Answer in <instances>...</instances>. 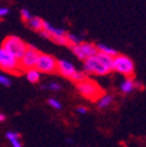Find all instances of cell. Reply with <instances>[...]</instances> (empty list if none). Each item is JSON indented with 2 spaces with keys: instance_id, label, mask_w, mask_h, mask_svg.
Returning <instances> with one entry per match:
<instances>
[{
  "instance_id": "cell-1",
  "label": "cell",
  "mask_w": 146,
  "mask_h": 147,
  "mask_svg": "<svg viewBox=\"0 0 146 147\" xmlns=\"http://www.w3.org/2000/svg\"><path fill=\"white\" fill-rule=\"evenodd\" d=\"M76 90L78 91V94L82 97H84L85 99H89V100H93V102L98 100L104 94L103 89L98 85V83H96L93 80H89V78L76 83Z\"/></svg>"
},
{
  "instance_id": "cell-2",
  "label": "cell",
  "mask_w": 146,
  "mask_h": 147,
  "mask_svg": "<svg viewBox=\"0 0 146 147\" xmlns=\"http://www.w3.org/2000/svg\"><path fill=\"white\" fill-rule=\"evenodd\" d=\"M1 48L6 50L8 54H11L12 56H14L16 60H20L22 57V55L28 48V45L21 40L19 36H7V38L3 41Z\"/></svg>"
},
{
  "instance_id": "cell-3",
  "label": "cell",
  "mask_w": 146,
  "mask_h": 147,
  "mask_svg": "<svg viewBox=\"0 0 146 147\" xmlns=\"http://www.w3.org/2000/svg\"><path fill=\"white\" fill-rule=\"evenodd\" d=\"M112 71H117L126 78H132L135 74V63L126 55L118 54L112 60Z\"/></svg>"
},
{
  "instance_id": "cell-4",
  "label": "cell",
  "mask_w": 146,
  "mask_h": 147,
  "mask_svg": "<svg viewBox=\"0 0 146 147\" xmlns=\"http://www.w3.org/2000/svg\"><path fill=\"white\" fill-rule=\"evenodd\" d=\"M71 53L75 55V56L78 60L85 61L89 57H93L98 53L97 46L95 43H91V42H80L78 45L75 46H69Z\"/></svg>"
},
{
  "instance_id": "cell-5",
  "label": "cell",
  "mask_w": 146,
  "mask_h": 147,
  "mask_svg": "<svg viewBox=\"0 0 146 147\" xmlns=\"http://www.w3.org/2000/svg\"><path fill=\"white\" fill-rule=\"evenodd\" d=\"M40 51L36 49L34 46L28 45L27 50L25 51V54L22 55V57L19 60V64H20V69L21 71H27L30 69H35L36 63H38L39 56H40Z\"/></svg>"
},
{
  "instance_id": "cell-6",
  "label": "cell",
  "mask_w": 146,
  "mask_h": 147,
  "mask_svg": "<svg viewBox=\"0 0 146 147\" xmlns=\"http://www.w3.org/2000/svg\"><path fill=\"white\" fill-rule=\"evenodd\" d=\"M35 69L45 74H55L57 72V60L51 55L41 53Z\"/></svg>"
},
{
  "instance_id": "cell-7",
  "label": "cell",
  "mask_w": 146,
  "mask_h": 147,
  "mask_svg": "<svg viewBox=\"0 0 146 147\" xmlns=\"http://www.w3.org/2000/svg\"><path fill=\"white\" fill-rule=\"evenodd\" d=\"M83 70L87 74H94V75H98V76H103V75H107L111 70L106 68L97 57L96 55L93 57H89L85 61H83Z\"/></svg>"
},
{
  "instance_id": "cell-8",
  "label": "cell",
  "mask_w": 146,
  "mask_h": 147,
  "mask_svg": "<svg viewBox=\"0 0 146 147\" xmlns=\"http://www.w3.org/2000/svg\"><path fill=\"white\" fill-rule=\"evenodd\" d=\"M0 69L6 72H19L21 71L19 60H16L6 50L0 48Z\"/></svg>"
},
{
  "instance_id": "cell-9",
  "label": "cell",
  "mask_w": 146,
  "mask_h": 147,
  "mask_svg": "<svg viewBox=\"0 0 146 147\" xmlns=\"http://www.w3.org/2000/svg\"><path fill=\"white\" fill-rule=\"evenodd\" d=\"M75 71H76V69L72 65V63H70L66 60H57V72H60L62 76L70 78L74 75Z\"/></svg>"
},
{
  "instance_id": "cell-10",
  "label": "cell",
  "mask_w": 146,
  "mask_h": 147,
  "mask_svg": "<svg viewBox=\"0 0 146 147\" xmlns=\"http://www.w3.org/2000/svg\"><path fill=\"white\" fill-rule=\"evenodd\" d=\"M26 24H27V26H28L30 29L36 30V32H40L41 29H43V20L41 19L40 16H34V15H32V18H30L28 21H26Z\"/></svg>"
},
{
  "instance_id": "cell-11",
  "label": "cell",
  "mask_w": 146,
  "mask_h": 147,
  "mask_svg": "<svg viewBox=\"0 0 146 147\" xmlns=\"http://www.w3.org/2000/svg\"><path fill=\"white\" fill-rule=\"evenodd\" d=\"M6 138L11 142L12 147H24L22 142H21V137H20V134L18 132L9 131V132L6 133Z\"/></svg>"
},
{
  "instance_id": "cell-12",
  "label": "cell",
  "mask_w": 146,
  "mask_h": 147,
  "mask_svg": "<svg viewBox=\"0 0 146 147\" xmlns=\"http://www.w3.org/2000/svg\"><path fill=\"white\" fill-rule=\"evenodd\" d=\"M96 57H97L106 68H109V69L112 71V60H114L112 56H110V55H107V54H104V53L98 51V53L96 54Z\"/></svg>"
},
{
  "instance_id": "cell-13",
  "label": "cell",
  "mask_w": 146,
  "mask_h": 147,
  "mask_svg": "<svg viewBox=\"0 0 146 147\" xmlns=\"http://www.w3.org/2000/svg\"><path fill=\"white\" fill-rule=\"evenodd\" d=\"M135 90V81L132 78H126L120 84V91L123 94H131Z\"/></svg>"
},
{
  "instance_id": "cell-14",
  "label": "cell",
  "mask_w": 146,
  "mask_h": 147,
  "mask_svg": "<svg viewBox=\"0 0 146 147\" xmlns=\"http://www.w3.org/2000/svg\"><path fill=\"white\" fill-rule=\"evenodd\" d=\"M114 103V96L112 95H103L97 100V106L99 109H106Z\"/></svg>"
},
{
  "instance_id": "cell-15",
  "label": "cell",
  "mask_w": 146,
  "mask_h": 147,
  "mask_svg": "<svg viewBox=\"0 0 146 147\" xmlns=\"http://www.w3.org/2000/svg\"><path fill=\"white\" fill-rule=\"evenodd\" d=\"M40 71L36 70V69H30V70H27L26 71V77L28 80V82L30 83H38L40 81Z\"/></svg>"
},
{
  "instance_id": "cell-16",
  "label": "cell",
  "mask_w": 146,
  "mask_h": 147,
  "mask_svg": "<svg viewBox=\"0 0 146 147\" xmlns=\"http://www.w3.org/2000/svg\"><path fill=\"white\" fill-rule=\"evenodd\" d=\"M96 46H97L98 51H101V53L107 54V55H110V56H112V57H115V56H117V55H118V51H117L116 49H114V48H111V47H109V46H106V45L98 43V45H96Z\"/></svg>"
},
{
  "instance_id": "cell-17",
  "label": "cell",
  "mask_w": 146,
  "mask_h": 147,
  "mask_svg": "<svg viewBox=\"0 0 146 147\" xmlns=\"http://www.w3.org/2000/svg\"><path fill=\"white\" fill-rule=\"evenodd\" d=\"M88 78V74L83 70V71H75L74 72V75H72L69 80L70 81H72V82H75V83H78V82H82V81H84V80H87Z\"/></svg>"
},
{
  "instance_id": "cell-18",
  "label": "cell",
  "mask_w": 146,
  "mask_h": 147,
  "mask_svg": "<svg viewBox=\"0 0 146 147\" xmlns=\"http://www.w3.org/2000/svg\"><path fill=\"white\" fill-rule=\"evenodd\" d=\"M50 41L55 42L56 45H60V46H67V47H69V42H68V39H67V35L51 36V40Z\"/></svg>"
},
{
  "instance_id": "cell-19",
  "label": "cell",
  "mask_w": 146,
  "mask_h": 147,
  "mask_svg": "<svg viewBox=\"0 0 146 147\" xmlns=\"http://www.w3.org/2000/svg\"><path fill=\"white\" fill-rule=\"evenodd\" d=\"M67 39H68L69 46H75V45H78L80 42H82V40L78 38L77 35L71 34V33H67Z\"/></svg>"
},
{
  "instance_id": "cell-20",
  "label": "cell",
  "mask_w": 146,
  "mask_h": 147,
  "mask_svg": "<svg viewBox=\"0 0 146 147\" xmlns=\"http://www.w3.org/2000/svg\"><path fill=\"white\" fill-rule=\"evenodd\" d=\"M42 89H49V90H51V91H59V90L62 89V86H61V84H59V83L53 82V83H49L48 85H42Z\"/></svg>"
},
{
  "instance_id": "cell-21",
  "label": "cell",
  "mask_w": 146,
  "mask_h": 147,
  "mask_svg": "<svg viewBox=\"0 0 146 147\" xmlns=\"http://www.w3.org/2000/svg\"><path fill=\"white\" fill-rule=\"evenodd\" d=\"M48 104H49L53 109H55V110L62 109V104L60 103V100H57V99H55V98H49V99H48Z\"/></svg>"
},
{
  "instance_id": "cell-22",
  "label": "cell",
  "mask_w": 146,
  "mask_h": 147,
  "mask_svg": "<svg viewBox=\"0 0 146 147\" xmlns=\"http://www.w3.org/2000/svg\"><path fill=\"white\" fill-rule=\"evenodd\" d=\"M20 14H21V18H22V20L26 22V21H28L30 18H32V13L27 9V8H22L21 11H20Z\"/></svg>"
},
{
  "instance_id": "cell-23",
  "label": "cell",
  "mask_w": 146,
  "mask_h": 147,
  "mask_svg": "<svg viewBox=\"0 0 146 147\" xmlns=\"http://www.w3.org/2000/svg\"><path fill=\"white\" fill-rule=\"evenodd\" d=\"M0 84L4 85V86H9L12 84V82H11V80L7 76L3 75V74H0Z\"/></svg>"
},
{
  "instance_id": "cell-24",
  "label": "cell",
  "mask_w": 146,
  "mask_h": 147,
  "mask_svg": "<svg viewBox=\"0 0 146 147\" xmlns=\"http://www.w3.org/2000/svg\"><path fill=\"white\" fill-rule=\"evenodd\" d=\"M39 34H40V36H41V38H43V39H47V40H51V34H50L49 32L45 30V29H41V30L39 32Z\"/></svg>"
},
{
  "instance_id": "cell-25",
  "label": "cell",
  "mask_w": 146,
  "mask_h": 147,
  "mask_svg": "<svg viewBox=\"0 0 146 147\" xmlns=\"http://www.w3.org/2000/svg\"><path fill=\"white\" fill-rule=\"evenodd\" d=\"M9 13V8L7 7H0V18H4Z\"/></svg>"
},
{
  "instance_id": "cell-26",
  "label": "cell",
  "mask_w": 146,
  "mask_h": 147,
  "mask_svg": "<svg viewBox=\"0 0 146 147\" xmlns=\"http://www.w3.org/2000/svg\"><path fill=\"white\" fill-rule=\"evenodd\" d=\"M76 111H77L78 113H81V115H87V113H88V109H87L85 106H78V107L76 109Z\"/></svg>"
},
{
  "instance_id": "cell-27",
  "label": "cell",
  "mask_w": 146,
  "mask_h": 147,
  "mask_svg": "<svg viewBox=\"0 0 146 147\" xmlns=\"http://www.w3.org/2000/svg\"><path fill=\"white\" fill-rule=\"evenodd\" d=\"M136 88H138V89H143L141 83H140V82H138V81H135V89H136Z\"/></svg>"
},
{
  "instance_id": "cell-28",
  "label": "cell",
  "mask_w": 146,
  "mask_h": 147,
  "mask_svg": "<svg viewBox=\"0 0 146 147\" xmlns=\"http://www.w3.org/2000/svg\"><path fill=\"white\" fill-rule=\"evenodd\" d=\"M5 120H6V116L0 112V121H5Z\"/></svg>"
},
{
  "instance_id": "cell-29",
  "label": "cell",
  "mask_w": 146,
  "mask_h": 147,
  "mask_svg": "<svg viewBox=\"0 0 146 147\" xmlns=\"http://www.w3.org/2000/svg\"><path fill=\"white\" fill-rule=\"evenodd\" d=\"M67 142H70V144H72V140H71V139H67Z\"/></svg>"
}]
</instances>
